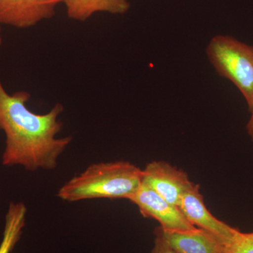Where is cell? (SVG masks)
<instances>
[{
    "label": "cell",
    "instance_id": "cell-7",
    "mask_svg": "<svg viewBox=\"0 0 253 253\" xmlns=\"http://www.w3.org/2000/svg\"><path fill=\"white\" fill-rule=\"evenodd\" d=\"M62 0H0V26L28 28L54 16Z\"/></svg>",
    "mask_w": 253,
    "mask_h": 253
},
{
    "label": "cell",
    "instance_id": "cell-9",
    "mask_svg": "<svg viewBox=\"0 0 253 253\" xmlns=\"http://www.w3.org/2000/svg\"><path fill=\"white\" fill-rule=\"evenodd\" d=\"M68 17L78 21H85L97 12L124 14L130 8L129 0H62Z\"/></svg>",
    "mask_w": 253,
    "mask_h": 253
},
{
    "label": "cell",
    "instance_id": "cell-11",
    "mask_svg": "<svg viewBox=\"0 0 253 253\" xmlns=\"http://www.w3.org/2000/svg\"><path fill=\"white\" fill-rule=\"evenodd\" d=\"M227 253H253V232L240 231L235 241L229 246Z\"/></svg>",
    "mask_w": 253,
    "mask_h": 253
},
{
    "label": "cell",
    "instance_id": "cell-2",
    "mask_svg": "<svg viewBox=\"0 0 253 253\" xmlns=\"http://www.w3.org/2000/svg\"><path fill=\"white\" fill-rule=\"evenodd\" d=\"M142 183V169L126 161L91 165L61 186L58 196L64 201L126 199L136 194Z\"/></svg>",
    "mask_w": 253,
    "mask_h": 253
},
{
    "label": "cell",
    "instance_id": "cell-12",
    "mask_svg": "<svg viewBox=\"0 0 253 253\" xmlns=\"http://www.w3.org/2000/svg\"><path fill=\"white\" fill-rule=\"evenodd\" d=\"M154 246L151 253H178L166 242L159 227L155 231Z\"/></svg>",
    "mask_w": 253,
    "mask_h": 253
},
{
    "label": "cell",
    "instance_id": "cell-1",
    "mask_svg": "<svg viewBox=\"0 0 253 253\" xmlns=\"http://www.w3.org/2000/svg\"><path fill=\"white\" fill-rule=\"evenodd\" d=\"M30 99L26 91L7 93L0 77V130L6 135L2 164L31 171L54 169L73 139L56 137L62 130L59 116L63 105L56 104L47 113L37 114L26 106Z\"/></svg>",
    "mask_w": 253,
    "mask_h": 253
},
{
    "label": "cell",
    "instance_id": "cell-10",
    "mask_svg": "<svg viewBox=\"0 0 253 253\" xmlns=\"http://www.w3.org/2000/svg\"><path fill=\"white\" fill-rule=\"evenodd\" d=\"M27 208L23 203L9 204L5 216V224L2 241L0 244V253H11L21 239L26 223Z\"/></svg>",
    "mask_w": 253,
    "mask_h": 253
},
{
    "label": "cell",
    "instance_id": "cell-14",
    "mask_svg": "<svg viewBox=\"0 0 253 253\" xmlns=\"http://www.w3.org/2000/svg\"><path fill=\"white\" fill-rule=\"evenodd\" d=\"M3 38L2 34H1V26H0V46L2 44Z\"/></svg>",
    "mask_w": 253,
    "mask_h": 253
},
{
    "label": "cell",
    "instance_id": "cell-8",
    "mask_svg": "<svg viewBox=\"0 0 253 253\" xmlns=\"http://www.w3.org/2000/svg\"><path fill=\"white\" fill-rule=\"evenodd\" d=\"M159 229L166 242L178 253H227L232 244L200 228L182 231Z\"/></svg>",
    "mask_w": 253,
    "mask_h": 253
},
{
    "label": "cell",
    "instance_id": "cell-5",
    "mask_svg": "<svg viewBox=\"0 0 253 253\" xmlns=\"http://www.w3.org/2000/svg\"><path fill=\"white\" fill-rule=\"evenodd\" d=\"M179 208L192 225L212 233L227 244H232L241 231L212 215L205 204L199 186L193 182L181 196Z\"/></svg>",
    "mask_w": 253,
    "mask_h": 253
},
{
    "label": "cell",
    "instance_id": "cell-6",
    "mask_svg": "<svg viewBox=\"0 0 253 253\" xmlns=\"http://www.w3.org/2000/svg\"><path fill=\"white\" fill-rule=\"evenodd\" d=\"M142 184L179 207L181 196L192 184L184 171L164 161H153L142 169Z\"/></svg>",
    "mask_w": 253,
    "mask_h": 253
},
{
    "label": "cell",
    "instance_id": "cell-3",
    "mask_svg": "<svg viewBox=\"0 0 253 253\" xmlns=\"http://www.w3.org/2000/svg\"><path fill=\"white\" fill-rule=\"evenodd\" d=\"M210 63L221 77L236 86L253 110V45L230 36L213 37L206 48Z\"/></svg>",
    "mask_w": 253,
    "mask_h": 253
},
{
    "label": "cell",
    "instance_id": "cell-4",
    "mask_svg": "<svg viewBox=\"0 0 253 253\" xmlns=\"http://www.w3.org/2000/svg\"><path fill=\"white\" fill-rule=\"evenodd\" d=\"M145 217L153 218L165 231H182L196 229L178 206L169 204L154 190L141 183L139 191L129 199Z\"/></svg>",
    "mask_w": 253,
    "mask_h": 253
},
{
    "label": "cell",
    "instance_id": "cell-13",
    "mask_svg": "<svg viewBox=\"0 0 253 253\" xmlns=\"http://www.w3.org/2000/svg\"><path fill=\"white\" fill-rule=\"evenodd\" d=\"M251 113V118H250L247 126H246V129H247L248 134L251 136V139L253 141V110Z\"/></svg>",
    "mask_w": 253,
    "mask_h": 253
}]
</instances>
